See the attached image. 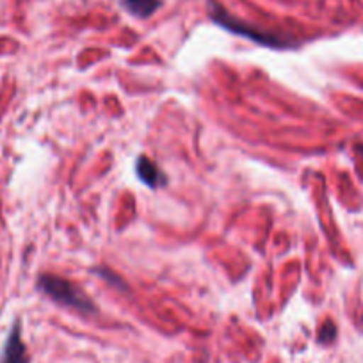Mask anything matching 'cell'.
Segmentation results:
<instances>
[{
  "instance_id": "obj_6",
  "label": "cell",
  "mask_w": 363,
  "mask_h": 363,
  "mask_svg": "<svg viewBox=\"0 0 363 363\" xmlns=\"http://www.w3.org/2000/svg\"><path fill=\"white\" fill-rule=\"evenodd\" d=\"M335 333H337V331H335V326L333 324H328V331L326 333H320V342H331L335 338Z\"/></svg>"
},
{
  "instance_id": "obj_3",
  "label": "cell",
  "mask_w": 363,
  "mask_h": 363,
  "mask_svg": "<svg viewBox=\"0 0 363 363\" xmlns=\"http://www.w3.org/2000/svg\"><path fill=\"white\" fill-rule=\"evenodd\" d=\"M135 173L141 178V182L145 186L152 187V189H157L160 186H166V177H164L162 171L159 169L153 160H150L148 157L141 155L135 162Z\"/></svg>"
},
{
  "instance_id": "obj_5",
  "label": "cell",
  "mask_w": 363,
  "mask_h": 363,
  "mask_svg": "<svg viewBox=\"0 0 363 363\" xmlns=\"http://www.w3.org/2000/svg\"><path fill=\"white\" fill-rule=\"evenodd\" d=\"M123 9H127L135 18H150L162 6V0H120Z\"/></svg>"
},
{
  "instance_id": "obj_2",
  "label": "cell",
  "mask_w": 363,
  "mask_h": 363,
  "mask_svg": "<svg viewBox=\"0 0 363 363\" xmlns=\"http://www.w3.org/2000/svg\"><path fill=\"white\" fill-rule=\"evenodd\" d=\"M38 287L48 298L54 299L57 305L77 310V312L84 313V315H93V313H96V305L91 301L89 296L69 280L55 277V274H41L38 278Z\"/></svg>"
},
{
  "instance_id": "obj_4",
  "label": "cell",
  "mask_w": 363,
  "mask_h": 363,
  "mask_svg": "<svg viewBox=\"0 0 363 363\" xmlns=\"http://www.w3.org/2000/svg\"><path fill=\"white\" fill-rule=\"evenodd\" d=\"M2 363H30L26 344H23L22 337H20L18 324H15V328L9 333V338L4 347V356H2Z\"/></svg>"
},
{
  "instance_id": "obj_1",
  "label": "cell",
  "mask_w": 363,
  "mask_h": 363,
  "mask_svg": "<svg viewBox=\"0 0 363 363\" xmlns=\"http://www.w3.org/2000/svg\"><path fill=\"white\" fill-rule=\"evenodd\" d=\"M208 15L214 23H218L223 29L230 30L232 34H239V36L247 38V40L255 41V43L262 45V47L269 48H294L296 41L292 38L280 36V34L274 33H265V30L257 29V27L250 26V23H244L242 20L235 18V16L230 15L223 6H219L216 0H208Z\"/></svg>"
}]
</instances>
